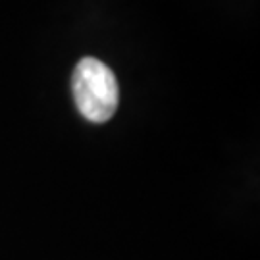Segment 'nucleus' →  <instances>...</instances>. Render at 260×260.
<instances>
[{
    "label": "nucleus",
    "instance_id": "obj_1",
    "mask_svg": "<svg viewBox=\"0 0 260 260\" xmlns=\"http://www.w3.org/2000/svg\"><path fill=\"white\" fill-rule=\"evenodd\" d=\"M72 93L79 114L93 123L108 121L118 110V79L110 68L96 58H83L75 66Z\"/></svg>",
    "mask_w": 260,
    "mask_h": 260
}]
</instances>
